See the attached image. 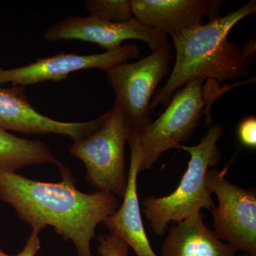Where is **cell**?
<instances>
[{"label": "cell", "mask_w": 256, "mask_h": 256, "mask_svg": "<svg viewBox=\"0 0 256 256\" xmlns=\"http://www.w3.org/2000/svg\"><path fill=\"white\" fill-rule=\"evenodd\" d=\"M60 182L28 178L16 172L0 169V200L10 205L32 229H54L70 240L78 256H94L90 242L96 228L118 207V197L104 192L86 194L77 188L72 170L58 166Z\"/></svg>", "instance_id": "1"}, {"label": "cell", "mask_w": 256, "mask_h": 256, "mask_svg": "<svg viewBox=\"0 0 256 256\" xmlns=\"http://www.w3.org/2000/svg\"><path fill=\"white\" fill-rule=\"evenodd\" d=\"M256 12V1L250 0L226 16L173 38L176 50L174 68L164 86L153 96L150 110L160 105L168 106L175 92L193 79L220 84L248 76L249 66L244 62L242 48L236 42H229L228 34L240 20Z\"/></svg>", "instance_id": "2"}, {"label": "cell", "mask_w": 256, "mask_h": 256, "mask_svg": "<svg viewBox=\"0 0 256 256\" xmlns=\"http://www.w3.org/2000/svg\"><path fill=\"white\" fill-rule=\"evenodd\" d=\"M224 133L220 124H212L200 142L194 146L178 144L176 149L190 154L188 168L178 188L166 196H150L143 200V212L156 235L164 234L170 222H178L215 206L206 185L207 172L220 162L218 142Z\"/></svg>", "instance_id": "3"}, {"label": "cell", "mask_w": 256, "mask_h": 256, "mask_svg": "<svg viewBox=\"0 0 256 256\" xmlns=\"http://www.w3.org/2000/svg\"><path fill=\"white\" fill-rule=\"evenodd\" d=\"M204 80L195 78L186 82L173 95L164 112L137 132L142 151L140 172L150 169L163 153L188 141L204 112L206 126L212 124L210 106L230 87L220 88L210 80L204 86Z\"/></svg>", "instance_id": "4"}, {"label": "cell", "mask_w": 256, "mask_h": 256, "mask_svg": "<svg viewBox=\"0 0 256 256\" xmlns=\"http://www.w3.org/2000/svg\"><path fill=\"white\" fill-rule=\"evenodd\" d=\"M130 131L127 120L114 106L100 128L70 146V154L85 165L86 180L98 191L124 197L128 183L124 146Z\"/></svg>", "instance_id": "5"}, {"label": "cell", "mask_w": 256, "mask_h": 256, "mask_svg": "<svg viewBox=\"0 0 256 256\" xmlns=\"http://www.w3.org/2000/svg\"><path fill=\"white\" fill-rule=\"evenodd\" d=\"M170 44L134 62L120 64L107 73L116 95L114 107L124 116L130 130L139 132L152 122V99L170 70Z\"/></svg>", "instance_id": "6"}, {"label": "cell", "mask_w": 256, "mask_h": 256, "mask_svg": "<svg viewBox=\"0 0 256 256\" xmlns=\"http://www.w3.org/2000/svg\"><path fill=\"white\" fill-rule=\"evenodd\" d=\"M228 164L223 170L206 173L208 192L215 194L217 206L210 212L217 236L237 250L256 256V191L230 183L226 178Z\"/></svg>", "instance_id": "7"}, {"label": "cell", "mask_w": 256, "mask_h": 256, "mask_svg": "<svg viewBox=\"0 0 256 256\" xmlns=\"http://www.w3.org/2000/svg\"><path fill=\"white\" fill-rule=\"evenodd\" d=\"M140 48L134 44L122 45L112 52L82 55L62 52L53 56L40 58L34 62L12 69L0 66V85L25 87L45 82H60L69 74L86 69L96 68L106 74L128 60H139Z\"/></svg>", "instance_id": "8"}, {"label": "cell", "mask_w": 256, "mask_h": 256, "mask_svg": "<svg viewBox=\"0 0 256 256\" xmlns=\"http://www.w3.org/2000/svg\"><path fill=\"white\" fill-rule=\"evenodd\" d=\"M45 41L56 43L79 40L95 44L106 52L118 50L126 40L146 42L152 52L169 44L162 32L149 28L136 18L126 23H112L96 16H70L52 25L44 33Z\"/></svg>", "instance_id": "9"}, {"label": "cell", "mask_w": 256, "mask_h": 256, "mask_svg": "<svg viewBox=\"0 0 256 256\" xmlns=\"http://www.w3.org/2000/svg\"><path fill=\"white\" fill-rule=\"evenodd\" d=\"M109 114L110 111H107L87 122H60L37 111L30 104L24 87L0 88V128L5 130L30 134H60L76 141L100 128Z\"/></svg>", "instance_id": "10"}, {"label": "cell", "mask_w": 256, "mask_h": 256, "mask_svg": "<svg viewBox=\"0 0 256 256\" xmlns=\"http://www.w3.org/2000/svg\"><path fill=\"white\" fill-rule=\"evenodd\" d=\"M133 16L140 22L174 38L220 16V0H131Z\"/></svg>", "instance_id": "11"}, {"label": "cell", "mask_w": 256, "mask_h": 256, "mask_svg": "<svg viewBox=\"0 0 256 256\" xmlns=\"http://www.w3.org/2000/svg\"><path fill=\"white\" fill-rule=\"evenodd\" d=\"M130 146V162L127 188L122 205L104 220L110 233L122 238L137 256H158L146 236L138 194V176L140 172L142 151L138 133L131 131L128 140Z\"/></svg>", "instance_id": "12"}, {"label": "cell", "mask_w": 256, "mask_h": 256, "mask_svg": "<svg viewBox=\"0 0 256 256\" xmlns=\"http://www.w3.org/2000/svg\"><path fill=\"white\" fill-rule=\"evenodd\" d=\"M237 252L205 225L200 212L170 228L161 256H236Z\"/></svg>", "instance_id": "13"}, {"label": "cell", "mask_w": 256, "mask_h": 256, "mask_svg": "<svg viewBox=\"0 0 256 256\" xmlns=\"http://www.w3.org/2000/svg\"><path fill=\"white\" fill-rule=\"evenodd\" d=\"M62 162L44 142L18 137L0 128V169L16 172L25 166Z\"/></svg>", "instance_id": "14"}, {"label": "cell", "mask_w": 256, "mask_h": 256, "mask_svg": "<svg viewBox=\"0 0 256 256\" xmlns=\"http://www.w3.org/2000/svg\"><path fill=\"white\" fill-rule=\"evenodd\" d=\"M84 9L89 15L112 23H126L134 18L129 0H87Z\"/></svg>", "instance_id": "15"}, {"label": "cell", "mask_w": 256, "mask_h": 256, "mask_svg": "<svg viewBox=\"0 0 256 256\" xmlns=\"http://www.w3.org/2000/svg\"><path fill=\"white\" fill-rule=\"evenodd\" d=\"M98 250L100 256H128L130 247L122 238L110 233L97 237Z\"/></svg>", "instance_id": "16"}, {"label": "cell", "mask_w": 256, "mask_h": 256, "mask_svg": "<svg viewBox=\"0 0 256 256\" xmlns=\"http://www.w3.org/2000/svg\"><path fill=\"white\" fill-rule=\"evenodd\" d=\"M238 136L242 146L255 149L256 148V118L250 116L242 120L238 126Z\"/></svg>", "instance_id": "17"}, {"label": "cell", "mask_w": 256, "mask_h": 256, "mask_svg": "<svg viewBox=\"0 0 256 256\" xmlns=\"http://www.w3.org/2000/svg\"><path fill=\"white\" fill-rule=\"evenodd\" d=\"M40 232H41L37 229H32V234L28 236L26 245L24 247L23 250L16 255H10L0 249V256H36L37 252L41 248Z\"/></svg>", "instance_id": "18"}, {"label": "cell", "mask_w": 256, "mask_h": 256, "mask_svg": "<svg viewBox=\"0 0 256 256\" xmlns=\"http://www.w3.org/2000/svg\"><path fill=\"white\" fill-rule=\"evenodd\" d=\"M256 40H248L246 42L242 48V54L244 62L248 66H250L256 57Z\"/></svg>", "instance_id": "19"}, {"label": "cell", "mask_w": 256, "mask_h": 256, "mask_svg": "<svg viewBox=\"0 0 256 256\" xmlns=\"http://www.w3.org/2000/svg\"><path fill=\"white\" fill-rule=\"evenodd\" d=\"M240 256H252L249 255V254H242V255Z\"/></svg>", "instance_id": "20"}]
</instances>
